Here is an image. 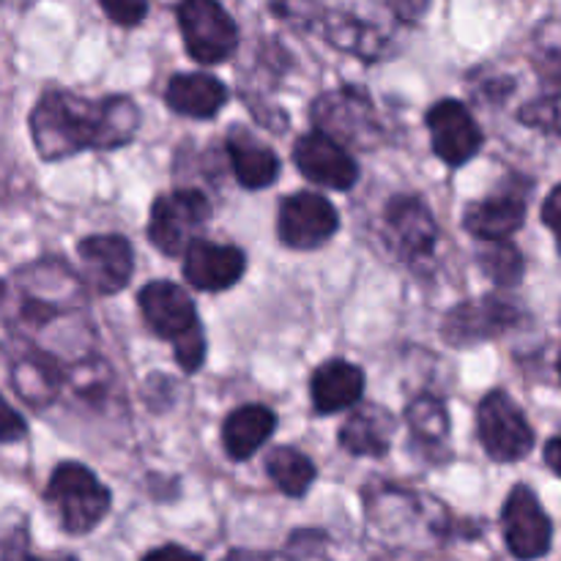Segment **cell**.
Here are the masks:
<instances>
[{
    "label": "cell",
    "instance_id": "32",
    "mask_svg": "<svg viewBox=\"0 0 561 561\" xmlns=\"http://www.w3.org/2000/svg\"><path fill=\"white\" fill-rule=\"evenodd\" d=\"M27 436V425L20 414L9 405V400L0 394V444H14Z\"/></svg>",
    "mask_w": 561,
    "mask_h": 561
},
{
    "label": "cell",
    "instance_id": "34",
    "mask_svg": "<svg viewBox=\"0 0 561 561\" xmlns=\"http://www.w3.org/2000/svg\"><path fill=\"white\" fill-rule=\"evenodd\" d=\"M392 14L398 16L405 25H416V22L425 20L427 9H431V0H387Z\"/></svg>",
    "mask_w": 561,
    "mask_h": 561
},
{
    "label": "cell",
    "instance_id": "29",
    "mask_svg": "<svg viewBox=\"0 0 561 561\" xmlns=\"http://www.w3.org/2000/svg\"><path fill=\"white\" fill-rule=\"evenodd\" d=\"M526 126H535V129L548 131V135H557L559 131V96L557 93H548V96L535 99V102L526 104L518 115Z\"/></svg>",
    "mask_w": 561,
    "mask_h": 561
},
{
    "label": "cell",
    "instance_id": "31",
    "mask_svg": "<svg viewBox=\"0 0 561 561\" xmlns=\"http://www.w3.org/2000/svg\"><path fill=\"white\" fill-rule=\"evenodd\" d=\"M99 5L121 27H137L148 14V0H99Z\"/></svg>",
    "mask_w": 561,
    "mask_h": 561
},
{
    "label": "cell",
    "instance_id": "30",
    "mask_svg": "<svg viewBox=\"0 0 561 561\" xmlns=\"http://www.w3.org/2000/svg\"><path fill=\"white\" fill-rule=\"evenodd\" d=\"M272 3V11L279 16V20L290 22L296 27H312L321 22V9H318L316 0H268Z\"/></svg>",
    "mask_w": 561,
    "mask_h": 561
},
{
    "label": "cell",
    "instance_id": "15",
    "mask_svg": "<svg viewBox=\"0 0 561 561\" xmlns=\"http://www.w3.org/2000/svg\"><path fill=\"white\" fill-rule=\"evenodd\" d=\"M294 164L305 179L316 181L327 190L348 192L359 181L356 159L340 142L321 135V131L299 137V142L294 146Z\"/></svg>",
    "mask_w": 561,
    "mask_h": 561
},
{
    "label": "cell",
    "instance_id": "6",
    "mask_svg": "<svg viewBox=\"0 0 561 561\" xmlns=\"http://www.w3.org/2000/svg\"><path fill=\"white\" fill-rule=\"evenodd\" d=\"M211 219V203L201 190H173L153 201L148 239L162 255L179 257L201 239Z\"/></svg>",
    "mask_w": 561,
    "mask_h": 561
},
{
    "label": "cell",
    "instance_id": "17",
    "mask_svg": "<svg viewBox=\"0 0 561 561\" xmlns=\"http://www.w3.org/2000/svg\"><path fill=\"white\" fill-rule=\"evenodd\" d=\"M247 257L233 244H214V241L197 239L184 252V279L197 290L219 294L228 290L244 277Z\"/></svg>",
    "mask_w": 561,
    "mask_h": 561
},
{
    "label": "cell",
    "instance_id": "4",
    "mask_svg": "<svg viewBox=\"0 0 561 561\" xmlns=\"http://www.w3.org/2000/svg\"><path fill=\"white\" fill-rule=\"evenodd\" d=\"M310 118L316 131L348 148H376L383 140V126L376 115L370 93L359 85H340L312 102Z\"/></svg>",
    "mask_w": 561,
    "mask_h": 561
},
{
    "label": "cell",
    "instance_id": "13",
    "mask_svg": "<svg viewBox=\"0 0 561 561\" xmlns=\"http://www.w3.org/2000/svg\"><path fill=\"white\" fill-rule=\"evenodd\" d=\"M436 157L449 168L471 162L482 148V129L458 99H442L425 115Z\"/></svg>",
    "mask_w": 561,
    "mask_h": 561
},
{
    "label": "cell",
    "instance_id": "24",
    "mask_svg": "<svg viewBox=\"0 0 561 561\" xmlns=\"http://www.w3.org/2000/svg\"><path fill=\"white\" fill-rule=\"evenodd\" d=\"M318 25L323 27V36L332 47L343 49V53L356 55L365 60H378L387 47V38L370 22L359 20L354 14H343V11H332V14L321 16Z\"/></svg>",
    "mask_w": 561,
    "mask_h": 561
},
{
    "label": "cell",
    "instance_id": "7",
    "mask_svg": "<svg viewBox=\"0 0 561 561\" xmlns=\"http://www.w3.org/2000/svg\"><path fill=\"white\" fill-rule=\"evenodd\" d=\"M477 431L488 458L496 463H515L535 449V431L520 405L504 389H493L477 409Z\"/></svg>",
    "mask_w": 561,
    "mask_h": 561
},
{
    "label": "cell",
    "instance_id": "14",
    "mask_svg": "<svg viewBox=\"0 0 561 561\" xmlns=\"http://www.w3.org/2000/svg\"><path fill=\"white\" fill-rule=\"evenodd\" d=\"M77 255L82 263V283L102 296H115L124 290L135 274V250L126 236H88L77 244Z\"/></svg>",
    "mask_w": 561,
    "mask_h": 561
},
{
    "label": "cell",
    "instance_id": "25",
    "mask_svg": "<svg viewBox=\"0 0 561 561\" xmlns=\"http://www.w3.org/2000/svg\"><path fill=\"white\" fill-rule=\"evenodd\" d=\"M268 480L290 499H301L316 482V463L294 447H277L266 458Z\"/></svg>",
    "mask_w": 561,
    "mask_h": 561
},
{
    "label": "cell",
    "instance_id": "36",
    "mask_svg": "<svg viewBox=\"0 0 561 561\" xmlns=\"http://www.w3.org/2000/svg\"><path fill=\"white\" fill-rule=\"evenodd\" d=\"M559 203H561V190H559V186H553L551 195H548L546 203H542V219H546V225L553 230V233H557Z\"/></svg>",
    "mask_w": 561,
    "mask_h": 561
},
{
    "label": "cell",
    "instance_id": "37",
    "mask_svg": "<svg viewBox=\"0 0 561 561\" xmlns=\"http://www.w3.org/2000/svg\"><path fill=\"white\" fill-rule=\"evenodd\" d=\"M222 561H290L283 553H268V551H230Z\"/></svg>",
    "mask_w": 561,
    "mask_h": 561
},
{
    "label": "cell",
    "instance_id": "38",
    "mask_svg": "<svg viewBox=\"0 0 561 561\" xmlns=\"http://www.w3.org/2000/svg\"><path fill=\"white\" fill-rule=\"evenodd\" d=\"M559 444H561L559 436H551V438H548V444H546V463H548V469L553 471V474H561V469H559Z\"/></svg>",
    "mask_w": 561,
    "mask_h": 561
},
{
    "label": "cell",
    "instance_id": "33",
    "mask_svg": "<svg viewBox=\"0 0 561 561\" xmlns=\"http://www.w3.org/2000/svg\"><path fill=\"white\" fill-rule=\"evenodd\" d=\"M0 561H47L27 548L25 531H16L9 540L3 542V551H0ZM58 561H75V559H58Z\"/></svg>",
    "mask_w": 561,
    "mask_h": 561
},
{
    "label": "cell",
    "instance_id": "3",
    "mask_svg": "<svg viewBox=\"0 0 561 561\" xmlns=\"http://www.w3.org/2000/svg\"><path fill=\"white\" fill-rule=\"evenodd\" d=\"M142 318L157 337L170 340L175 362L184 373H197L206 362V334L192 296L181 285L168 279H153L137 296Z\"/></svg>",
    "mask_w": 561,
    "mask_h": 561
},
{
    "label": "cell",
    "instance_id": "28",
    "mask_svg": "<svg viewBox=\"0 0 561 561\" xmlns=\"http://www.w3.org/2000/svg\"><path fill=\"white\" fill-rule=\"evenodd\" d=\"M113 381L115 376L113 370H110V365L107 362L96 359V356H91V359H80V365H77L75 370H66V383H71L80 398L93 400V403H102V400L110 398V392H113Z\"/></svg>",
    "mask_w": 561,
    "mask_h": 561
},
{
    "label": "cell",
    "instance_id": "18",
    "mask_svg": "<svg viewBox=\"0 0 561 561\" xmlns=\"http://www.w3.org/2000/svg\"><path fill=\"white\" fill-rule=\"evenodd\" d=\"M11 387L33 409H47L66 387V367L47 351L27 348L11 365Z\"/></svg>",
    "mask_w": 561,
    "mask_h": 561
},
{
    "label": "cell",
    "instance_id": "26",
    "mask_svg": "<svg viewBox=\"0 0 561 561\" xmlns=\"http://www.w3.org/2000/svg\"><path fill=\"white\" fill-rule=\"evenodd\" d=\"M405 425H409L411 436L433 453L436 447H444L449 436V414L447 405L436 398V394H416L409 405H405Z\"/></svg>",
    "mask_w": 561,
    "mask_h": 561
},
{
    "label": "cell",
    "instance_id": "27",
    "mask_svg": "<svg viewBox=\"0 0 561 561\" xmlns=\"http://www.w3.org/2000/svg\"><path fill=\"white\" fill-rule=\"evenodd\" d=\"M477 263L493 283L504 288H513L524 279V255L513 241H485Z\"/></svg>",
    "mask_w": 561,
    "mask_h": 561
},
{
    "label": "cell",
    "instance_id": "20",
    "mask_svg": "<svg viewBox=\"0 0 561 561\" xmlns=\"http://www.w3.org/2000/svg\"><path fill=\"white\" fill-rule=\"evenodd\" d=\"M164 102L173 113L186 118H214L228 102V88L222 80L206 71H190V75H173L164 88Z\"/></svg>",
    "mask_w": 561,
    "mask_h": 561
},
{
    "label": "cell",
    "instance_id": "35",
    "mask_svg": "<svg viewBox=\"0 0 561 561\" xmlns=\"http://www.w3.org/2000/svg\"><path fill=\"white\" fill-rule=\"evenodd\" d=\"M140 561H203L195 551H186L181 546H162L157 551L146 553Z\"/></svg>",
    "mask_w": 561,
    "mask_h": 561
},
{
    "label": "cell",
    "instance_id": "10",
    "mask_svg": "<svg viewBox=\"0 0 561 561\" xmlns=\"http://www.w3.org/2000/svg\"><path fill=\"white\" fill-rule=\"evenodd\" d=\"M520 323H524V310L515 301L482 296V299L463 301L444 316L442 337L455 348H469V345L502 337L518 329Z\"/></svg>",
    "mask_w": 561,
    "mask_h": 561
},
{
    "label": "cell",
    "instance_id": "5",
    "mask_svg": "<svg viewBox=\"0 0 561 561\" xmlns=\"http://www.w3.org/2000/svg\"><path fill=\"white\" fill-rule=\"evenodd\" d=\"M110 491L82 463L55 466L47 482V504L58 513L66 535H88L110 513Z\"/></svg>",
    "mask_w": 561,
    "mask_h": 561
},
{
    "label": "cell",
    "instance_id": "23",
    "mask_svg": "<svg viewBox=\"0 0 561 561\" xmlns=\"http://www.w3.org/2000/svg\"><path fill=\"white\" fill-rule=\"evenodd\" d=\"M228 157L236 181L244 190H266L277 181L279 159L266 142L252 137L250 131L236 126L228 135Z\"/></svg>",
    "mask_w": 561,
    "mask_h": 561
},
{
    "label": "cell",
    "instance_id": "2",
    "mask_svg": "<svg viewBox=\"0 0 561 561\" xmlns=\"http://www.w3.org/2000/svg\"><path fill=\"white\" fill-rule=\"evenodd\" d=\"M140 110L129 96L85 99L53 88L31 110V137L44 162L82 151H115L135 140Z\"/></svg>",
    "mask_w": 561,
    "mask_h": 561
},
{
    "label": "cell",
    "instance_id": "16",
    "mask_svg": "<svg viewBox=\"0 0 561 561\" xmlns=\"http://www.w3.org/2000/svg\"><path fill=\"white\" fill-rule=\"evenodd\" d=\"M526 192L518 181L491 192L482 201L471 203L463 211V228L480 241H510V236L524 228Z\"/></svg>",
    "mask_w": 561,
    "mask_h": 561
},
{
    "label": "cell",
    "instance_id": "21",
    "mask_svg": "<svg viewBox=\"0 0 561 561\" xmlns=\"http://www.w3.org/2000/svg\"><path fill=\"white\" fill-rule=\"evenodd\" d=\"M277 427V416L268 405L250 403L230 411L222 422V447L225 455L236 463L250 460Z\"/></svg>",
    "mask_w": 561,
    "mask_h": 561
},
{
    "label": "cell",
    "instance_id": "9",
    "mask_svg": "<svg viewBox=\"0 0 561 561\" xmlns=\"http://www.w3.org/2000/svg\"><path fill=\"white\" fill-rule=\"evenodd\" d=\"M383 239L403 263L431 261L438 241L436 217L422 197L394 195L383 206Z\"/></svg>",
    "mask_w": 561,
    "mask_h": 561
},
{
    "label": "cell",
    "instance_id": "11",
    "mask_svg": "<svg viewBox=\"0 0 561 561\" xmlns=\"http://www.w3.org/2000/svg\"><path fill=\"white\" fill-rule=\"evenodd\" d=\"M340 230V214L318 192H294L279 203L277 236L290 250H318Z\"/></svg>",
    "mask_w": 561,
    "mask_h": 561
},
{
    "label": "cell",
    "instance_id": "22",
    "mask_svg": "<svg viewBox=\"0 0 561 561\" xmlns=\"http://www.w3.org/2000/svg\"><path fill=\"white\" fill-rule=\"evenodd\" d=\"M394 420L381 405L356 409L340 427V447L354 458H383L392 447Z\"/></svg>",
    "mask_w": 561,
    "mask_h": 561
},
{
    "label": "cell",
    "instance_id": "8",
    "mask_svg": "<svg viewBox=\"0 0 561 561\" xmlns=\"http://www.w3.org/2000/svg\"><path fill=\"white\" fill-rule=\"evenodd\" d=\"M179 27L186 53L203 66L222 64L239 49V25L219 0H181Z\"/></svg>",
    "mask_w": 561,
    "mask_h": 561
},
{
    "label": "cell",
    "instance_id": "12",
    "mask_svg": "<svg viewBox=\"0 0 561 561\" xmlns=\"http://www.w3.org/2000/svg\"><path fill=\"white\" fill-rule=\"evenodd\" d=\"M504 542L518 561H537L551 553L553 526L540 499L526 485L510 491L502 513Z\"/></svg>",
    "mask_w": 561,
    "mask_h": 561
},
{
    "label": "cell",
    "instance_id": "1",
    "mask_svg": "<svg viewBox=\"0 0 561 561\" xmlns=\"http://www.w3.org/2000/svg\"><path fill=\"white\" fill-rule=\"evenodd\" d=\"M0 305L9 329L25 340L27 348L53 354V332H58V345L71 340L80 348L82 337H93L85 283L60 257H44L16 268L5 279Z\"/></svg>",
    "mask_w": 561,
    "mask_h": 561
},
{
    "label": "cell",
    "instance_id": "19",
    "mask_svg": "<svg viewBox=\"0 0 561 561\" xmlns=\"http://www.w3.org/2000/svg\"><path fill=\"white\" fill-rule=\"evenodd\" d=\"M365 373L345 359H329L316 367L310 378L312 409L321 416L340 414L351 409L365 394Z\"/></svg>",
    "mask_w": 561,
    "mask_h": 561
}]
</instances>
